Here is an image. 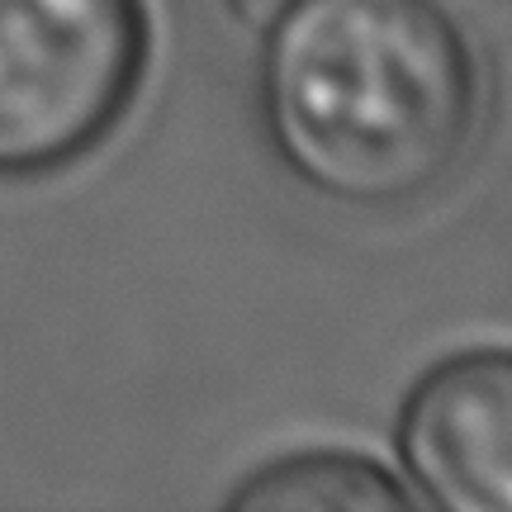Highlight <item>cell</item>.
<instances>
[{
    "mask_svg": "<svg viewBox=\"0 0 512 512\" xmlns=\"http://www.w3.org/2000/svg\"><path fill=\"white\" fill-rule=\"evenodd\" d=\"M256 95L280 162L347 209L432 195L479 114L470 43L437 0H294L266 29Z\"/></svg>",
    "mask_w": 512,
    "mask_h": 512,
    "instance_id": "cell-1",
    "label": "cell"
},
{
    "mask_svg": "<svg viewBox=\"0 0 512 512\" xmlns=\"http://www.w3.org/2000/svg\"><path fill=\"white\" fill-rule=\"evenodd\" d=\"M143 57L138 0H0V176L91 152L128 110Z\"/></svg>",
    "mask_w": 512,
    "mask_h": 512,
    "instance_id": "cell-2",
    "label": "cell"
},
{
    "mask_svg": "<svg viewBox=\"0 0 512 512\" xmlns=\"http://www.w3.org/2000/svg\"><path fill=\"white\" fill-rule=\"evenodd\" d=\"M408 494L446 512H512V351L427 370L399 413Z\"/></svg>",
    "mask_w": 512,
    "mask_h": 512,
    "instance_id": "cell-3",
    "label": "cell"
},
{
    "mask_svg": "<svg viewBox=\"0 0 512 512\" xmlns=\"http://www.w3.org/2000/svg\"><path fill=\"white\" fill-rule=\"evenodd\" d=\"M403 503L413 494L399 479L351 451H299L252 470L228 494L238 512H375Z\"/></svg>",
    "mask_w": 512,
    "mask_h": 512,
    "instance_id": "cell-4",
    "label": "cell"
},
{
    "mask_svg": "<svg viewBox=\"0 0 512 512\" xmlns=\"http://www.w3.org/2000/svg\"><path fill=\"white\" fill-rule=\"evenodd\" d=\"M294 0H228V10H233V19H238L242 29H252V34H266L275 19L290 10Z\"/></svg>",
    "mask_w": 512,
    "mask_h": 512,
    "instance_id": "cell-5",
    "label": "cell"
}]
</instances>
